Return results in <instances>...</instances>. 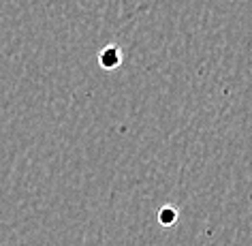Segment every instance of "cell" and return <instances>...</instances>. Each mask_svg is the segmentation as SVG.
Listing matches in <instances>:
<instances>
[{
    "instance_id": "7a4b0ae2",
    "label": "cell",
    "mask_w": 252,
    "mask_h": 246,
    "mask_svg": "<svg viewBox=\"0 0 252 246\" xmlns=\"http://www.w3.org/2000/svg\"><path fill=\"white\" fill-rule=\"evenodd\" d=\"M158 220H160V223H165V225L175 223V220H178V210H175V208H171V206L162 208V210L158 212Z\"/></svg>"
},
{
    "instance_id": "6da1fadb",
    "label": "cell",
    "mask_w": 252,
    "mask_h": 246,
    "mask_svg": "<svg viewBox=\"0 0 252 246\" xmlns=\"http://www.w3.org/2000/svg\"><path fill=\"white\" fill-rule=\"evenodd\" d=\"M120 62H122V54H120V49L116 45H107L98 54V65L103 69H116L120 67Z\"/></svg>"
}]
</instances>
